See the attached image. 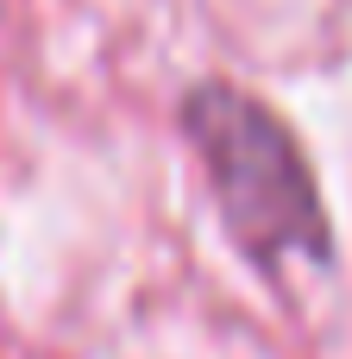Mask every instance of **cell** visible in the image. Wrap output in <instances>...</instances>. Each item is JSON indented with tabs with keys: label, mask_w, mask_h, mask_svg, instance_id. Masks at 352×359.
I'll list each match as a JSON object with an SVG mask.
<instances>
[{
	"label": "cell",
	"mask_w": 352,
	"mask_h": 359,
	"mask_svg": "<svg viewBox=\"0 0 352 359\" xmlns=\"http://www.w3.org/2000/svg\"><path fill=\"white\" fill-rule=\"evenodd\" d=\"M176 126L214 189L220 227L233 233V246L252 271L277 278L283 265L334 259V221H328L315 164L265 95H252L227 76L189 82L176 101Z\"/></svg>",
	"instance_id": "cell-1"
}]
</instances>
